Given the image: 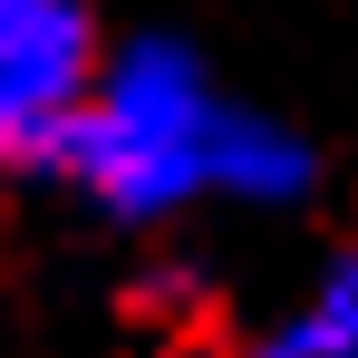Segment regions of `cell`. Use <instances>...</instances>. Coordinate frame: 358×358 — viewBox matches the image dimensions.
<instances>
[{
	"instance_id": "cell-1",
	"label": "cell",
	"mask_w": 358,
	"mask_h": 358,
	"mask_svg": "<svg viewBox=\"0 0 358 358\" xmlns=\"http://www.w3.org/2000/svg\"><path fill=\"white\" fill-rule=\"evenodd\" d=\"M213 117L194 107V78H184L165 49H136V59L97 87V107H87V126L68 136V165L97 184L117 213H155L165 194H184V184L213 165Z\"/></svg>"
},
{
	"instance_id": "cell-2",
	"label": "cell",
	"mask_w": 358,
	"mask_h": 358,
	"mask_svg": "<svg viewBox=\"0 0 358 358\" xmlns=\"http://www.w3.org/2000/svg\"><path fill=\"white\" fill-rule=\"evenodd\" d=\"M87 78L97 39L78 0H0V126L10 155H68L87 126Z\"/></svg>"
},
{
	"instance_id": "cell-3",
	"label": "cell",
	"mask_w": 358,
	"mask_h": 358,
	"mask_svg": "<svg viewBox=\"0 0 358 358\" xmlns=\"http://www.w3.org/2000/svg\"><path fill=\"white\" fill-rule=\"evenodd\" d=\"M271 358H358V262H339L320 281V300L271 339Z\"/></svg>"
}]
</instances>
